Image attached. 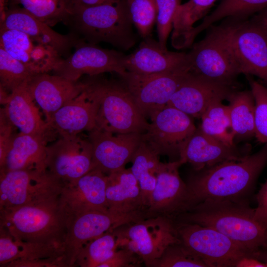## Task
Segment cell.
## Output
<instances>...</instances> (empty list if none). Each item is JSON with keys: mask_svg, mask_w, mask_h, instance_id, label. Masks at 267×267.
<instances>
[{"mask_svg": "<svg viewBox=\"0 0 267 267\" xmlns=\"http://www.w3.org/2000/svg\"><path fill=\"white\" fill-rule=\"evenodd\" d=\"M267 164V143L255 153L195 171L186 183L184 212L207 201L246 200Z\"/></svg>", "mask_w": 267, "mask_h": 267, "instance_id": "6da1fadb", "label": "cell"}, {"mask_svg": "<svg viewBox=\"0 0 267 267\" xmlns=\"http://www.w3.org/2000/svg\"><path fill=\"white\" fill-rule=\"evenodd\" d=\"M247 200L207 201L178 215L174 220L212 227L252 253L267 247V227L254 218Z\"/></svg>", "mask_w": 267, "mask_h": 267, "instance_id": "7a4b0ae2", "label": "cell"}, {"mask_svg": "<svg viewBox=\"0 0 267 267\" xmlns=\"http://www.w3.org/2000/svg\"><path fill=\"white\" fill-rule=\"evenodd\" d=\"M60 196L0 210V227L15 240L62 251L71 216L61 203Z\"/></svg>", "mask_w": 267, "mask_h": 267, "instance_id": "3957f363", "label": "cell"}, {"mask_svg": "<svg viewBox=\"0 0 267 267\" xmlns=\"http://www.w3.org/2000/svg\"><path fill=\"white\" fill-rule=\"evenodd\" d=\"M63 23L70 33L91 44L104 42L128 50L136 42L124 0L114 4L72 9Z\"/></svg>", "mask_w": 267, "mask_h": 267, "instance_id": "277c9868", "label": "cell"}, {"mask_svg": "<svg viewBox=\"0 0 267 267\" xmlns=\"http://www.w3.org/2000/svg\"><path fill=\"white\" fill-rule=\"evenodd\" d=\"M100 75L88 76L82 81L98 104L95 128L118 134L144 133L149 123L124 82Z\"/></svg>", "mask_w": 267, "mask_h": 267, "instance_id": "5b68a950", "label": "cell"}, {"mask_svg": "<svg viewBox=\"0 0 267 267\" xmlns=\"http://www.w3.org/2000/svg\"><path fill=\"white\" fill-rule=\"evenodd\" d=\"M238 20L226 18L218 25L208 27L204 38L192 44L187 54L189 72L204 78L236 86L241 74L232 43V33Z\"/></svg>", "mask_w": 267, "mask_h": 267, "instance_id": "8992f818", "label": "cell"}, {"mask_svg": "<svg viewBox=\"0 0 267 267\" xmlns=\"http://www.w3.org/2000/svg\"><path fill=\"white\" fill-rule=\"evenodd\" d=\"M113 231L119 248L136 253L147 267H152L170 245L180 242L174 220L165 217L145 218L124 224Z\"/></svg>", "mask_w": 267, "mask_h": 267, "instance_id": "52a82bcc", "label": "cell"}, {"mask_svg": "<svg viewBox=\"0 0 267 267\" xmlns=\"http://www.w3.org/2000/svg\"><path fill=\"white\" fill-rule=\"evenodd\" d=\"M175 223L180 242L208 267H235L243 257L252 256L250 251L212 227L186 222Z\"/></svg>", "mask_w": 267, "mask_h": 267, "instance_id": "ba28073f", "label": "cell"}, {"mask_svg": "<svg viewBox=\"0 0 267 267\" xmlns=\"http://www.w3.org/2000/svg\"><path fill=\"white\" fill-rule=\"evenodd\" d=\"M145 218L142 211L129 213L91 211L71 216L62 248L66 267H76L80 250L90 241L124 224Z\"/></svg>", "mask_w": 267, "mask_h": 267, "instance_id": "9c48e42d", "label": "cell"}, {"mask_svg": "<svg viewBox=\"0 0 267 267\" xmlns=\"http://www.w3.org/2000/svg\"><path fill=\"white\" fill-rule=\"evenodd\" d=\"M63 184L47 171H0V210L60 195Z\"/></svg>", "mask_w": 267, "mask_h": 267, "instance_id": "30bf717a", "label": "cell"}, {"mask_svg": "<svg viewBox=\"0 0 267 267\" xmlns=\"http://www.w3.org/2000/svg\"><path fill=\"white\" fill-rule=\"evenodd\" d=\"M191 117L174 107L167 105L150 115L151 122L142 134V140L159 155L179 159L197 129Z\"/></svg>", "mask_w": 267, "mask_h": 267, "instance_id": "8fae6325", "label": "cell"}, {"mask_svg": "<svg viewBox=\"0 0 267 267\" xmlns=\"http://www.w3.org/2000/svg\"><path fill=\"white\" fill-rule=\"evenodd\" d=\"M189 72L188 69L152 74L126 71L120 78L139 111L146 118L167 105Z\"/></svg>", "mask_w": 267, "mask_h": 267, "instance_id": "7c38bea8", "label": "cell"}, {"mask_svg": "<svg viewBox=\"0 0 267 267\" xmlns=\"http://www.w3.org/2000/svg\"><path fill=\"white\" fill-rule=\"evenodd\" d=\"M75 48L73 54L65 59L61 58L55 65L53 74L76 81L84 75L115 72L121 76L127 71L124 67L126 54L122 52L103 48L83 40Z\"/></svg>", "mask_w": 267, "mask_h": 267, "instance_id": "4fadbf2b", "label": "cell"}, {"mask_svg": "<svg viewBox=\"0 0 267 267\" xmlns=\"http://www.w3.org/2000/svg\"><path fill=\"white\" fill-rule=\"evenodd\" d=\"M46 167L47 172L63 184L75 181L93 169L88 137L60 136L47 145Z\"/></svg>", "mask_w": 267, "mask_h": 267, "instance_id": "5bb4252c", "label": "cell"}, {"mask_svg": "<svg viewBox=\"0 0 267 267\" xmlns=\"http://www.w3.org/2000/svg\"><path fill=\"white\" fill-rule=\"evenodd\" d=\"M185 163L180 159L160 162L156 184L145 211L147 218L160 216L174 219L184 211L187 185L181 178L178 169Z\"/></svg>", "mask_w": 267, "mask_h": 267, "instance_id": "9a60e30c", "label": "cell"}, {"mask_svg": "<svg viewBox=\"0 0 267 267\" xmlns=\"http://www.w3.org/2000/svg\"><path fill=\"white\" fill-rule=\"evenodd\" d=\"M236 87L208 80L189 72L167 105L191 117L200 118L214 102L228 100L236 91Z\"/></svg>", "mask_w": 267, "mask_h": 267, "instance_id": "2e32d148", "label": "cell"}, {"mask_svg": "<svg viewBox=\"0 0 267 267\" xmlns=\"http://www.w3.org/2000/svg\"><path fill=\"white\" fill-rule=\"evenodd\" d=\"M142 134L114 133L97 128L89 132L93 168L106 175L125 168L141 142Z\"/></svg>", "mask_w": 267, "mask_h": 267, "instance_id": "e0dca14e", "label": "cell"}, {"mask_svg": "<svg viewBox=\"0 0 267 267\" xmlns=\"http://www.w3.org/2000/svg\"><path fill=\"white\" fill-rule=\"evenodd\" d=\"M232 39L241 74L257 76L267 86V37L262 26L252 18L239 21Z\"/></svg>", "mask_w": 267, "mask_h": 267, "instance_id": "ac0fdd59", "label": "cell"}, {"mask_svg": "<svg viewBox=\"0 0 267 267\" xmlns=\"http://www.w3.org/2000/svg\"><path fill=\"white\" fill-rule=\"evenodd\" d=\"M0 29L16 30L22 32L34 41L52 47L61 57L67 56L71 49L83 40L70 33L62 35L54 31L18 5H10L2 12Z\"/></svg>", "mask_w": 267, "mask_h": 267, "instance_id": "d6986e66", "label": "cell"}, {"mask_svg": "<svg viewBox=\"0 0 267 267\" xmlns=\"http://www.w3.org/2000/svg\"><path fill=\"white\" fill-rule=\"evenodd\" d=\"M107 175L93 168L75 181L64 184L61 203L72 216L91 211H107L106 189Z\"/></svg>", "mask_w": 267, "mask_h": 267, "instance_id": "ffe728a7", "label": "cell"}, {"mask_svg": "<svg viewBox=\"0 0 267 267\" xmlns=\"http://www.w3.org/2000/svg\"><path fill=\"white\" fill-rule=\"evenodd\" d=\"M27 87L33 98L44 112L47 123L59 108L84 90L83 83L47 73L33 75Z\"/></svg>", "mask_w": 267, "mask_h": 267, "instance_id": "44dd1931", "label": "cell"}, {"mask_svg": "<svg viewBox=\"0 0 267 267\" xmlns=\"http://www.w3.org/2000/svg\"><path fill=\"white\" fill-rule=\"evenodd\" d=\"M124 67L130 72L152 74L188 69L185 52L163 48L150 36L145 39L131 54L125 55Z\"/></svg>", "mask_w": 267, "mask_h": 267, "instance_id": "7402d4cb", "label": "cell"}, {"mask_svg": "<svg viewBox=\"0 0 267 267\" xmlns=\"http://www.w3.org/2000/svg\"><path fill=\"white\" fill-rule=\"evenodd\" d=\"M0 47L34 74L52 71L61 58L52 47L34 41L16 30L0 29Z\"/></svg>", "mask_w": 267, "mask_h": 267, "instance_id": "603a6c76", "label": "cell"}, {"mask_svg": "<svg viewBox=\"0 0 267 267\" xmlns=\"http://www.w3.org/2000/svg\"><path fill=\"white\" fill-rule=\"evenodd\" d=\"M97 108L96 100L84 88L78 96L56 111L47 123L61 137L89 132L96 127Z\"/></svg>", "mask_w": 267, "mask_h": 267, "instance_id": "cb8c5ba5", "label": "cell"}, {"mask_svg": "<svg viewBox=\"0 0 267 267\" xmlns=\"http://www.w3.org/2000/svg\"><path fill=\"white\" fill-rule=\"evenodd\" d=\"M27 82L9 95L0 109L19 133L52 138L56 133L42 118L36 103L28 90Z\"/></svg>", "mask_w": 267, "mask_h": 267, "instance_id": "d4e9b609", "label": "cell"}, {"mask_svg": "<svg viewBox=\"0 0 267 267\" xmlns=\"http://www.w3.org/2000/svg\"><path fill=\"white\" fill-rule=\"evenodd\" d=\"M248 154L236 146H228L206 134L198 127L179 159L189 163L197 171L227 160L240 159Z\"/></svg>", "mask_w": 267, "mask_h": 267, "instance_id": "484cf974", "label": "cell"}, {"mask_svg": "<svg viewBox=\"0 0 267 267\" xmlns=\"http://www.w3.org/2000/svg\"><path fill=\"white\" fill-rule=\"evenodd\" d=\"M51 137L19 133L14 134L2 162L0 171H46V148Z\"/></svg>", "mask_w": 267, "mask_h": 267, "instance_id": "4316f807", "label": "cell"}, {"mask_svg": "<svg viewBox=\"0 0 267 267\" xmlns=\"http://www.w3.org/2000/svg\"><path fill=\"white\" fill-rule=\"evenodd\" d=\"M106 196L110 211L144 212L140 189L130 168H125L107 175Z\"/></svg>", "mask_w": 267, "mask_h": 267, "instance_id": "83f0119b", "label": "cell"}, {"mask_svg": "<svg viewBox=\"0 0 267 267\" xmlns=\"http://www.w3.org/2000/svg\"><path fill=\"white\" fill-rule=\"evenodd\" d=\"M62 251L56 247L14 239L0 227V267L18 262L62 257Z\"/></svg>", "mask_w": 267, "mask_h": 267, "instance_id": "f1b7e54d", "label": "cell"}, {"mask_svg": "<svg viewBox=\"0 0 267 267\" xmlns=\"http://www.w3.org/2000/svg\"><path fill=\"white\" fill-rule=\"evenodd\" d=\"M267 8V0H222L216 8L206 16L202 22L193 28L188 39L192 43L196 37L215 23L226 18L245 20Z\"/></svg>", "mask_w": 267, "mask_h": 267, "instance_id": "f546056e", "label": "cell"}, {"mask_svg": "<svg viewBox=\"0 0 267 267\" xmlns=\"http://www.w3.org/2000/svg\"><path fill=\"white\" fill-rule=\"evenodd\" d=\"M159 155L145 141L141 140L134 152L130 168L136 179L142 197L144 212L156 182V174L160 164Z\"/></svg>", "mask_w": 267, "mask_h": 267, "instance_id": "4dcf8cb0", "label": "cell"}, {"mask_svg": "<svg viewBox=\"0 0 267 267\" xmlns=\"http://www.w3.org/2000/svg\"><path fill=\"white\" fill-rule=\"evenodd\" d=\"M217 0H189L178 7L174 17L171 37L174 48H185L187 38L194 24L207 16Z\"/></svg>", "mask_w": 267, "mask_h": 267, "instance_id": "1f68e13d", "label": "cell"}, {"mask_svg": "<svg viewBox=\"0 0 267 267\" xmlns=\"http://www.w3.org/2000/svg\"><path fill=\"white\" fill-rule=\"evenodd\" d=\"M229 117L235 140L255 135V100L250 90L234 91L228 99Z\"/></svg>", "mask_w": 267, "mask_h": 267, "instance_id": "d6a6232c", "label": "cell"}, {"mask_svg": "<svg viewBox=\"0 0 267 267\" xmlns=\"http://www.w3.org/2000/svg\"><path fill=\"white\" fill-rule=\"evenodd\" d=\"M201 130L206 134L230 146H236L228 105L222 101L210 105L200 117Z\"/></svg>", "mask_w": 267, "mask_h": 267, "instance_id": "836d02e7", "label": "cell"}, {"mask_svg": "<svg viewBox=\"0 0 267 267\" xmlns=\"http://www.w3.org/2000/svg\"><path fill=\"white\" fill-rule=\"evenodd\" d=\"M119 248L117 237L108 231L86 244L80 250L76 267H100L114 255Z\"/></svg>", "mask_w": 267, "mask_h": 267, "instance_id": "e575fe53", "label": "cell"}, {"mask_svg": "<svg viewBox=\"0 0 267 267\" xmlns=\"http://www.w3.org/2000/svg\"><path fill=\"white\" fill-rule=\"evenodd\" d=\"M9 5H21L50 26L63 22L68 14L64 0H9Z\"/></svg>", "mask_w": 267, "mask_h": 267, "instance_id": "d590c367", "label": "cell"}, {"mask_svg": "<svg viewBox=\"0 0 267 267\" xmlns=\"http://www.w3.org/2000/svg\"><path fill=\"white\" fill-rule=\"evenodd\" d=\"M34 74L25 64L0 48V88L10 94Z\"/></svg>", "mask_w": 267, "mask_h": 267, "instance_id": "8d00e7d4", "label": "cell"}, {"mask_svg": "<svg viewBox=\"0 0 267 267\" xmlns=\"http://www.w3.org/2000/svg\"><path fill=\"white\" fill-rule=\"evenodd\" d=\"M128 14L140 36L150 37L156 23L157 8L155 0H124Z\"/></svg>", "mask_w": 267, "mask_h": 267, "instance_id": "74e56055", "label": "cell"}, {"mask_svg": "<svg viewBox=\"0 0 267 267\" xmlns=\"http://www.w3.org/2000/svg\"><path fill=\"white\" fill-rule=\"evenodd\" d=\"M152 267H208L180 242L170 245Z\"/></svg>", "mask_w": 267, "mask_h": 267, "instance_id": "f35d334b", "label": "cell"}, {"mask_svg": "<svg viewBox=\"0 0 267 267\" xmlns=\"http://www.w3.org/2000/svg\"><path fill=\"white\" fill-rule=\"evenodd\" d=\"M248 80L255 100V132L257 139L267 143V87L250 77Z\"/></svg>", "mask_w": 267, "mask_h": 267, "instance_id": "ab89813d", "label": "cell"}, {"mask_svg": "<svg viewBox=\"0 0 267 267\" xmlns=\"http://www.w3.org/2000/svg\"><path fill=\"white\" fill-rule=\"evenodd\" d=\"M182 0H155L157 8L156 21L158 42L166 49L168 38L172 30L175 14Z\"/></svg>", "mask_w": 267, "mask_h": 267, "instance_id": "60d3db41", "label": "cell"}, {"mask_svg": "<svg viewBox=\"0 0 267 267\" xmlns=\"http://www.w3.org/2000/svg\"><path fill=\"white\" fill-rule=\"evenodd\" d=\"M143 264L136 253L128 248L120 247L113 257L100 267H138Z\"/></svg>", "mask_w": 267, "mask_h": 267, "instance_id": "b9f144b4", "label": "cell"}, {"mask_svg": "<svg viewBox=\"0 0 267 267\" xmlns=\"http://www.w3.org/2000/svg\"><path fill=\"white\" fill-rule=\"evenodd\" d=\"M13 126L3 111H0V163L3 160L14 135Z\"/></svg>", "mask_w": 267, "mask_h": 267, "instance_id": "7bdbcfd3", "label": "cell"}, {"mask_svg": "<svg viewBox=\"0 0 267 267\" xmlns=\"http://www.w3.org/2000/svg\"><path fill=\"white\" fill-rule=\"evenodd\" d=\"M256 198L257 206L255 208L254 218L267 227V180L262 185Z\"/></svg>", "mask_w": 267, "mask_h": 267, "instance_id": "ee69618b", "label": "cell"}, {"mask_svg": "<svg viewBox=\"0 0 267 267\" xmlns=\"http://www.w3.org/2000/svg\"><path fill=\"white\" fill-rule=\"evenodd\" d=\"M69 12L70 10L80 7L93 6L105 4H114L121 0H64Z\"/></svg>", "mask_w": 267, "mask_h": 267, "instance_id": "f6af8a7d", "label": "cell"}, {"mask_svg": "<svg viewBox=\"0 0 267 267\" xmlns=\"http://www.w3.org/2000/svg\"><path fill=\"white\" fill-rule=\"evenodd\" d=\"M235 267H267V265L252 256H246L239 260Z\"/></svg>", "mask_w": 267, "mask_h": 267, "instance_id": "bcb514c9", "label": "cell"}, {"mask_svg": "<svg viewBox=\"0 0 267 267\" xmlns=\"http://www.w3.org/2000/svg\"><path fill=\"white\" fill-rule=\"evenodd\" d=\"M252 256L267 265V247L255 251Z\"/></svg>", "mask_w": 267, "mask_h": 267, "instance_id": "7dc6e473", "label": "cell"}, {"mask_svg": "<svg viewBox=\"0 0 267 267\" xmlns=\"http://www.w3.org/2000/svg\"><path fill=\"white\" fill-rule=\"evenodd\" d=\"M252 18L261 23L267 25V8L258 12Z\"/></svg>", "mask_w": 267, "mask_h": 267, "instance_id": "c3c4849f", "label": "cell"}, {"mask_svg": "<svg viewBox=\"0 0 267 267\" xmlns=\"http://www.w3.org/2000/svg\"><path fill=\"white\" fill-rule=\"evenodd\" d=\"M255 20V19H254ZM258 23H260V24L262 26V28H263L266 34V36L267 37V25L266 24H263V23H261L258 21H257Z\"/></svg>", "mask_w": 267, "mask_h": 267, "instance_id": "681fc988", "label": "cell"}]
</instances>
